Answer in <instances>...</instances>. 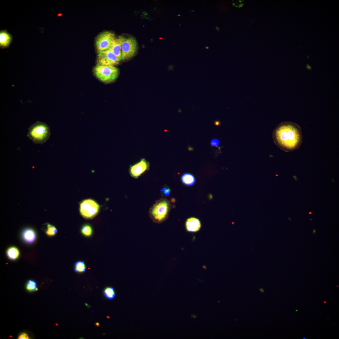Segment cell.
<instances>
[{
    "mask_svg": "<svg viewBox=\"0 0 339 339\" xmlns=\"http://www.w3.org/2000/svg\"><path fill=\"white\" fill-rule=\"evenodd\" d=\"M273 138L276 145L286 152L298 149L303 141L301 128L296 123L290 122L279 124L273 131Z\"/></svg>",
    "mask_w": 339,
    "mask_h": 339,
    "instance_id": "obj_1",
    "label": "cell"
},
{
    "mask_svg": "<svg viewBox=\"0 0 339 339\" xmlns=\"http://www.w3.org/2000/svg\"><path fill=\"white\" fill-rule=\"evenodd\" d=\"M171 207L170 201L161 198L157 201L151 207L149 211V216L154 222L161 224L168 219Z\"/></svg>",
    "mask_w": 339,
    "mask_h": 339,
    "instance_id": "obj_2",
    "label": "cell"
},
{
    "mask_svg": "<svg viewBox=\"0 0 339 339\" xmlns=\"http://www.w3.org/2000/svg\"><path fill=\"white\" fill-rule=\"evenodd\" d=\"M50 135L48 125L44 123L37 121L29 128L27 136L34 143L43 144L49 140Z\"/></svg>",
    "mask_w": 339,
    "mask_h": 339,
    "instance_id": "obj_3",
    "label": "cell"
},
{
    "mask_svg": "<svg viewBox=\"0 0 339 339\" xmlns=\"http://www.w3.org/2000/svg\"><path fill=\"white\" fill-rule=\"evenodd\" d=\"M94 73L97 78L101 82L109 83L115 81L119 74L118 68L115 66L97 64L94 68Z\"/></svg>",
    "mask_w": 339,
    "mask_h": 339,
    "instance_id": "obj_4",
    "label": "cell"
},
{
    "mask_svg": "<svg viewBox=\"0 0 339 339\" xmlns=\"http://www.w3.org/2000/svg\"><path fill=\"white\" fill-rule=\"evenodd\" d=\"M122 46V60L129 59L133 57L136 53L138 48L136 40L132 37L126 38L119 37Z\"/></svg>",
    "mask_w": 339,
    "mask_h": 339,
    "instance_id": "obj_5",
    "label": "cell"
},
{
    "mask_svg": "<svg viewBox=\"0 0 339 339\" xmlns=\"http://www.w3.org/2000/svg\"><path fill=\"white\" fill-rule=\"evenodd\" d=\"M99 209L100 206L96 201L91 199H87L80 204V212L84 218L90 219L98 214Z\"/></svg>",
    "mask_w": 339,
    "mask_h": 339,
    "instance_id": "obj_6",
    "label": "cell"
},
{
    "mask_svg": "<svg viewBox=\"0 0 339 339\" xmlns=\"http://www.w3.org/2000/svg\"><path fill=\"white\" fill-rule=\"evenodd\" d=\"M115 38V34L108 31L103 32L99 34L96 41L98 52L108 49Z\"/></svg>",
    "mask_w": 339,
    "mask_h": 339,
    "instance_id": "obj_7",
    "label": "cell"
},
{
    "mask_svg": "<svg viewBox=\"0 0 339 339\" xmlns=\"http://www.w3.org/2000/svg\"><path fill=\"white\" fill-rule=\"evenodd\" d=\"M120 61L117 56L109 49L98 52V64L115 66L118 65Z\"/></svg>",
    "mask_w": 339,
    "mask_h": 339,
    "instance_id": "obj_8",
    "label": "cell"
},
{
    "mask_svg": "<svg viewBox=\"0 0 339 339\" xmlns=\"http://www.w3.org/2000/svg\"><path fill=\"white\" fill-rule=\"evenodd\" d=\"M149 163L145 159H142L139 162L132 165L129 168V174L132 177L138 179L146 171L149 170Z\"/></svg>",
    "mask_w": 339,
    "mask_h": 339,
    "instance_id": "obj_9",
    "label": "cell"
},
{
    "mask_svg": "<svg viewBox=\"0 0 339 339\" xmlns=\"http://www.w3.org/2000/svg\"><path fill=\"white\" fill-rule=\"evenodd\" d=\"M185 224L187 231L190 232H197L200 230L201 227L200 220L195 217L188 219Z\"/></svg>",
    "mask_w": 339,
    "mask_h": 339,
    "instance_id": "obj_10",
    "label": "cell"
},
{
    "mask_svg": "<svg viewBox=\"0 0 339 339\" xmlns=\"http://www.w3.org/2000/svg\"><path fill=\"white\" fill-rule=\"evenodd\" d=\"M13 36L6 30L0 31V48L2 49L9 47L13 40Z\"/></svg>",
    "mask_w": 339,
    "mask_h": 339,
    "instance_id": "obj_11",
    "label": "cell"
},
{
    "mask_svg": "<svg viewBox=\"0 0 339 339\" xmlns=\"http://www.w3.org/2000/svg\"><path fill=\"white\" fill-rule=\"evenodd\" d=\"M22 238L26 242L31 244L33 242L36 238V233L33 228L27 227L24 228L22 233Z\"/></svg>",
    "mask_w": 339,
    "mask_h": 339,
    "instance_id": "obj_12",
    "label": "cell"
},
{
    "mask_svg": "<svg viewBox=\"0 0 339 339\" xmlns=\"http://www.w3.org/2000/svg\"><path fill=\"white\" fill-rule=\"evenodd\" d=\"M108 49L115 54L120 61L122 60V46L119 37L113 40Z\"/></svg>",
    "mask_w": 339,
    "mask_h": 339,
    "instance_id": "obj_13",
    "label": "cell"
},
{
    "mask_svg": "<svg viewBox=\"0 0 339 339\" xmlns=\"http://www.w3.org/2000/svg\"><path fill=\"white\" fill-rule=\"evenodd\" d=\"M6 254L7 257L10 259L15 260L18 258L20 253L19 251L17 248L12 247L7 249Z\"/></svg>",
    "mask_w": 339,
    "mask_h": 339,
    "instance_id": "obj_14",
    "label": "cell"
},
{
    "mask_svg": "<svg viewBox=\"0 0 339 339\" xmlns=\"http://www.w3.org/2000/svg\"><path fill=\"white\" fill-rule=\"evenodd\" d=\"M181 180L183 183L188 186H192L196 182L195 178L194 175L189 173L184 174L181 177Z\"/></svg>",
    "mask_w": 339,
    "mask_h": 339,
    "instance_id": "obj_15",
    "label": "cell"
},
{
    "mask_svg": "<svg viewBox=\"0 0 339 339\" xmlns=\"http://www.w3.org/2000/svg\"><path fill=\"white\" fill-rule=\"evenodd\" d=\"M45 232L48 236H54L57 232V229L54 226L48 223L45 224Z\"/></svg>",
    "mask_w": 339,
    "mask_h": 339,
    "instance_id": "obj_16",
    "label": "cell"
},
{
    "mask_svg": "<svg viewBox=\"0 0 339 339\" xmlns=\"http://www.w3.org/2000/svg\"><path fill=\"white\" fill-rule=\"evenodd\" d=\"M26 288L27 290L30 292H34L38 290L36 282L32 280H29L27 282Z\"/></svg>",
    "mask_w": 339,
    "mask_h": 339,
    "instance_id": "obj_17",
    "label": "cell"
},
{
    "mask_svg": "<svg viewBox=\"0 0 339 339\" xmlns=\"http://www.w3.org/2000/svg\"><path fill=\"white\" fill-rule=\"evenodd\" d=\"M104 293L106 297L109 299H114L115 297V290L113 288L108 287L104 290Z\"/></svg>",
    "mask_w": 339,
    "mask_h": 339,
    "instance_id": "obj_18",
    "label": "cell"
},
{
    "mask_svg": "<svg viewBox=\"0 0 339 339\" xmlns=\"http://www.w3.org/2000/svg\"><path fill=\"white\" fill-rule=\"evenodd\" d=\"M86 269L85 264L82 261H79L75 264L74 271L76 272L82 273L85 272Z\"/></svg>",
    "mask_w": 339,
    "mask_h": 339,
    "instance_id": "obj_19",
    "label": "cell"
},
{
    "mask_svg": "<svg viewBox=\"0 0 339 339\" xmlns=\"http://www.w3.org/2000/svg\"><path fill=\"white\" fill-rule=\"evenodd\" d=\"M92 228L89 225H85L83 226L82 229V232L83 234L86 236H90L92 233Z\"/></svg>",
    "mask_w": 339,
    "mask_h": 339,
    "instance_id": "obj_20",
    "label": "cell"
},
{
    "mask_svg": "<svg viewBox=\"0 0 339 339\" xmlns=\"http://www.w3.org/2000/svg\"><path fill=\"white\" fill-rule=\"evenodd\" d=\"M171 191L170 188H167L166 187H164L161 190V192H163L164 195L165 196H169L170 194Z\"/></svg>",
    "mask_w": 339,
    "mask_h": 339,
    "instance_id": "obj_21",
    "label": "cell"
},
{
    "mask_svg": "<svg viewBox=\"0 0 339 339\" xmlns=\"http://www.w3.org/2000/svg\"><path fill=\"white\" fill-rule=\"evenodd\" d=\"M18 339H29L30 337L28 334L25 332L21 333L18 336Z\"/></svg>",
    "mask_w": 339,
    "mask_h": 339,
    "instance_id": "obj_22",
    "label": "cell"
},
{
    "mask_svg": "<svg viewBox=\"0 0 339 339\" xmlns=\"http://www.w3.org/2000/svg\"><path fill=\"white\" fill-rule=\"evenodd\" d=\"M211 144L212 146L217 147L220 144V141L217 139H213L211 140Z\"/></svg>",
    "mask_w": 339,
    "mask_h": 339,
    "instance_id": "obj_23",
    "label": "cell"
},
{
    "mask_svg": "<svg viewBox=\"0 0 339 339\" xmlns=\"http://www.w3.org/2000/svg\"><path fill=\"white\" fill-rule=\"evenodd\" d=\"M259 290L262 293H263L265 292L264 290L262 288H260Z\"/></svg>",
    "mask_w": 339,
    "mask_h": 339,
    "instance_id": "obj_24",
    "label": "cell"
},
{
    "mask_svg": "<svg viewBox=\"0 0 339 339\" xmlns=\"http://www.w3.org/2000/svg\"><path fill=\"white\" fill-rule=\"evenodd\" d=\"M191 317H192V318H197V316H195V315H194H194H191Z\"/></svg>",
    "mask_w": 339,
    "mask_h": 339,
    "instance_id": "obj_25",
    "label": "cell"
},
{
    "mask_svg": "<svg viewBox=\"0 0 339 339\" xmlns=\"http://www.w3.org/2000/svg\"><path fill=\"white\" fill-rule=\"evenodd\" d=\"M96 325H97V326H99V323H96Z\"/></svg>",
    "mask_w": 339,
    "mask_h": 339,
    "instance_id": "obj_26",
    "label": "cell"
},
{
    "mask_svg": "<svg viewBox=\"0 0 339 339\" xmlns=\"http://www.w3.org/2000/svg\"><path fill=\"white\" fill-rule=\"evenodd\" d=\"M216 28L217 30H218V31H219V28H218V27H216Z\"/></svg>",
    "mask_w": 339,
    "mask_h": 339,
    "instance_id": "obj_27",
    "label": "cell"
},
{
    "mask_svg": "<svg viewBox=\"0 0 339 339\" xmlns=\"http://www.w3.org/2000/svg\"><path fill=\"white\" fill-rule=\"evenodd\" d=\"M206 48L207 49H208L209 48L208 47H206Z\"/></svg>",
    "mask_w": 339,
    "mask_h": 339,
    "instance_id": "obj_28",
    "label": "cell"
},
{
    "mask_svg": "<svg viewBox=\"0 0 339 339\" xmlns=\"http://www.w3.org/2000/svg\"><path fill=\"white\" fill-rule=\"evenodd\" d=\"M312 214V213H311V212H309V214Z\"/></svg>",
    "mask_w": 339,
    "mask_h": 339,
    "instance_id": "obj_29",
    "label": "cell"
},
{
    "mask_svg": "<svg viewBox=\"0 0 339 339\" xmlns=\"http://www.w3.org/2000/svg\"><path fill=\"white\" fill-rule=\"evenodd\" d=\"M324 303L325 304L326 303V301H324Z\"/></svg>",
    "mask_w": 339,
    "mask_h": 339,
    "instance_id": "obj_30",
    "label": "cell"
},
{
    "mask_svg": "<svg viewBox=\"0 0 339 339\" xmlns=\"http://www.w3.org/2000/svg\"><path fill=\"white\" fill-rule=\"evenodd\" d=\"M298 311V310H296V312H297Z\"/></svg>",
    "mask_w": 339,
    "mask_h": 339,
    "instance_id": "obj_31",
    "label": "cell"
},
{
    "mask_svg": "<svg viewBox=\"0 0 339 339\" xmlns=\"http://www.w3.org/2000/svg\"><path fill=\"white\" fill-rule=\"evenodd\" d=\"M303 339H306V338H303Z\"/></svg>",
    "mask_w": 339,
    "mask_h": 339,
    "instance_id": "obj_32",
    "label": "cell"
}]
</instances>
